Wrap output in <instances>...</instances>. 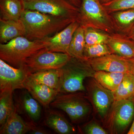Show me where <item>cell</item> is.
Instances as JSON below:
<instances>
[{
  "label": "cell",
  "instance_id": "cell-1",
  "mask_svg": "<svg viewBox=\"0 0 134 134\" xmlns=\"http://www.w3.org/2000/svg\"><path fill=\"white\" fill-rule=\"evenodd\" d=\"M21 19L26 29L25 37L31 40H41L50 37L76 21L29 9L25 10Z\"/></svg>",
  "mask_w": 134,
  "mask_h": 134
},
{
  "label": "cell",
  "instance_id": "cell-2",
  "mask_svg": "<svg viewBox=\"0 0 134 134\" xmlns=\"http://www.w3.org/2000/svg\"><path fill=\"white\" fill-rule=\"evenodd\" d=\"M59 93H68L86 90L83 84L86 78H93L96 71L86 60L71 58L60 69Z\"/></svg>",
  "mask_w": 134,
  "mask_h": 134
},
{
  "label": "cell",
  "instance_id": "cell-3",
  "mask_svg": "<svg viewBox=\"0 0 134 134\" xmlns=\"http://www.w3.org/2000/svg\"><path fill=\"white\" fill-rule=\"evenodd\" d=\"M46 46L43 40H31L24 36L18 37L0 44V58L12 66L19 68L28 58Z\"/></svg>",
  "mask_w": 134,
  "mask_h": 134
},
{
  "label": "cell",
  "instance_id": "cell-4",
  "mask_svg": "<svg viewBox=\"0 0 134 134\" xmlns=\"http://www.w3.org/2000/svg\"><path fill=\"white\" fill-rule=\"evenodd\" d=\"M77 21L84 28L97 29L112 34L116 32L110 14L99 0H82Z\"/></svg>",
  "mask_w": 134,
  "mask_h": 134
},
{
  "label": "cell",
  "instance_id": "cell-5",
  "mask_svg": "<svg viewBox=\"0 0 134 134\" xmlns=\"http://www.w3.org/2000/svg\"><path fill=\"white\" fill-rule=\"evenodd\" d=\"M83 94L81 92L59 93L50 105L64 111L72 122H80L88 116L91 109Z\"/></svg>",
  "mask_w": 134,
  "mask_h": 134
},
{
  "label": "cell",
  "instance_id": "cell-6",
  "mask_svg": "<svg viewBox=\"0 0 134 134\" xmlns=\"http://www.w3.org/2000/svg\"><path fill=\"white\" fill-rule=\"evenodd\" d=\"M25 9L37 10L54 16L77 20L79 9L69 0H24Z\"/></svg>",
  "mask_w": 134,
  "mask_h": 134
},
{
  "label": "cell",
  "instance_id": "cell-7",
  "mask_svg": "<svg viewBox=\"0 0 134 134\" xmlns=\"http://www.w3.org/2000/svg\"><path fill=\"white\" fill-rule=\"evenodd\" d=\"M134 115V104L131 98L114 100L105 118L107 126L111 133H121Z\"/></svg>",
  "mask_w": 134,
  "mask_h": 134
},
{
  "label": "cell",
  "instance_id": "cell-8",
  "mask_svg": "<svg viewBox=\"0 0 134 134\" xmlns=\"http://www.w3.org/2000/svg\"><path fill=\"white\" fill-rule=\"evenodd\" d=\"M71 58L66 53L50 52L45 48L28 58L24 64L31 74L43 70L61 69Z\"/></svg>",
  "mask_w": 134,
  "mask_h": 134
},
{
  "label": "cell",
  "instance_id": "cell-9",
  "mask_svg": "<svg viewBox=\"0 0 134 134\" xmlns=\"http://www.w3.org/2000/svg\"><path fill=\"white\" fill-rule=\"evenodd\" d=\"M31 74L24 64L15 68L0 59V91L23 89L26 80Z\"/></svg>",
  "mask_w": 134,
  "mask_h": 134
},
{
  "label": "cell",
  "instance_id": "cell-10",
  "mask_svg": "<svg viewBox=\"0 0 134 134\" xmlns=\"http://www.w3.org/2000/svg\"><path fill=\"white\" fill-rule=\"evenodd\" d=\"M88 89L98 113L102 119H105L115 100L112 91L103 87L94 78Z\"/></svg>",
  "mask_w": 134,
  "mask_h": 134
},
{
  "label": "cell",
  "instance_id": "cell-11",
  "mask_svg": "<svg viewBox=\"0 0 134 134\" xmlns=\"http://www.w3.org/2000/svg\"><path fill=\"white\" fill-rule=\"evenodd\" d=\"M79 26V22L76 20L53 36L43 39L46 48L50 52L68 53L72 37Z\"/></svg>",
  "mask_w": 134,
  "mask_h": 134
},
{
  "label": "cell",
  "instance_id": "cell-12",
  "mask_svg": "<svg viewBox=\"0 0 134 134\" xmlns=\"http://www.w3.org/2000/svg\"><path fill=\"white\" fill-rule=\"evenodd\" d=\"M87 60L96 71L123 73L130 72L127 59L115 54H110Z\"/></svg>",
  "mask_w": 134,
  "mask_h": 134
},
{
  "label": "cell",
  "instance_id": "cell-13",
  "mask_svg": "<svg viewBox=\"0 0 134 134\" xmlns=\"http://www.w3.org/2000/svg\"><path fill=\"white\" fill-rule=\"evenodd\" d=\"M24 89L46 108L50 105L59 93L57 90L38 82L29 77L25 82Z\"/></svg>",
  "mask_w": 134,
  "mask_h": 134
},
{
  "label": "cell",
  "instance_id": "cell-14",
  "mask_svg": "<svg viewBox=\"0 0 134 134\" xmlns=\"http://www.w3.org/2000/svg\"><path fill=\"white\" fill-rule=\"evenodd\" d=\"M33 122L25 121L15 107L5 124L0 127V134H24L29 133L36 126Z\"/></svg>",
  "mask_w": 134,
  "mask_h": 134
},
{
  "label": "cell",
  "instance_id": "cell-15",
  "mask_svg": "<svg viewBox=\"0 0 134 134\" xmlns=\"http://www.w3.org/2000/svg\"><path fill=\"white\" fill-rule=\"evenodd\" d=\"M107 44L113 53L125 59L134 58V43L128 36L116 32L110 34Z\"/></svg>",
  "mask_w": 134,
  "mask_h": 134
},
{
  "label": "cell",
  "instance_id": "cell-16",
  "mask_svg": "<svg viewBox=\"0 0 134 134\" xmlns=\"http://www.w3.org/2000/svg\"><path fill=\"white\" fill-rule=\"evenodd\" d=\"M26 31L21 19L17 20L0 19V43L4 44L18 37L26 35Z\"/></svg>",
  "mask_w": 134,
  "mask_h": 134
},
{
  "label": "cell",
  "instance_id": "cell-17",
  "mask_svg": "<svg viewBox=\"0 0 134 134\" xmlns=\"http://www.w3.org/2000/svg\"><path fill=\"white\" fill-rule=\"evenodd\" d=\"M115 32L127 36L134 26V9L120 10L110 14Z\"/></svg>",
  "mask_w": 134,
  "mask_h": 134
},
{
  "label": "cell",
  "instance_id": "cell-18",
  "mask_svg": "<svg viewBox=\"0 0 134 134\" xmlns=\"http://www.w3.org/2000/svg\"><path fill=\"white\" fill-rule=\"evenodd\" d=\"M44 123L58 134H71L76 132L74 127L63 115L54 111H50L48 113L45 119Z\"/></svg>",
  "mask_w": 134,
  "mask_h": 134
},
{
  "label": "cell",
  "instance_id": "cell-19",
  "mask_svg": "<svg viewBox=\"0 0 134 134\" xmlns=\"http://www.w3.org/2000/svg\"><path fill=\"white\" fill-rule=\"evenodd\" d=\"M25 10L24 0H0L1 19L18 20Z\"/></svg>",
  "mask_w": 134,
  "mask_h": 134
},
{
  "label": "cell",
  "instance_id": "cell-20",
  "mask_svg": "<svg viewBox=\"0 0 134 134\" xmlns=\"http://www.w3.org/2000/svg\"><path fill=\"white\" fill-rule=\"evenodd\" d=\"M61 75L60 69H45L31 73L29 77L58 91L60 83Z\"/></svg>",
  "mask_w": 134,
  "mask_h": 134
},
{
  "label": "cell",
  "instance_id": "cell-21",
  "mask_svg": "<svg viewBox=\"0 0 134 134\" xmlns=\"http://www.w3.org/2000/svg\"><path fill=\"white\" fill-rule=\"evenodd\" d=\"M19 104L22 109L32 121L34 122L38 121L41 116L40 103L26 90L20 96Z\"/></svg>",
  "mask_w": 134,
  "mask_h": 134
},
{
  "label": "cell",
  "instance_id": "cell-22",
  "mask_svg": "<svg viewBox=\"0 0 134 134\" xmlns=\"http://www.w3.org/2000/svg\"><path fill=\"white\" fill-rule=\"evenodd\" d=\"M85 45L84 28L80 25L74 33L68 54L72 58L85 60H86L84 56V50Z\"/></svg>",
  "mask_w": 134,
  "mask_h": 134
},
{
  "label": "cell",
  "instance_id": "cell-23",
  "mask_svg": "<svg viewBox=\"0 0 134 134\" xmlns=\"http://www.w3.org/2000/svg\"><path fill=\"white\" fill-rule=\"evenodd\" d=\"M114 100L131 98L134 97V75L130 72L125 73L122 81L112 91Z\"/></svg>",
  "mask_w": 134,
  "mask_h": 134
},
{
  "label": "cell",
  "instance_id": "cell-24",
  "mask_svg": "<svg viewBox=\"0 0 134 134\" xmlns=\"http://www.w3.org/2000/svg\"><path fill=\"white\" fill-rule=\"evenodd\" d=\"M125 73L104 71H96L94 78L102 86L109 90H115L119 85Z\"/></svg>",
  "mask_w": 134,
  "mask_h": 134
},
{
  "label": "cell",
  "instance_id": "cell-25",
  "mask_svg": "<svg viewBox=\"0 0 134 134\" xmlns=\"http://www.w3.org/2000/svg\"><path fill=\"white\" fill-rule=\"evenodd\" d=\"M0 126L5 124L15 108L13 99V92L0 91Z\"/></svg>",
  "mask_w": 134,
  "mask_h": 134
},
{
  "label": "cell",
  "instance_id": "cell-26",
  "mask_svg": "<svg viewBox=\"0 0 134 134\" xmlns=\"http://www.w3.org/2000/svg\"><path fill=\"white\" fill-rule=\"evenodd\" d=\"M84 37L86 45L107 44L110 34L92 28H84Z\"/></svg>",
  "mask_w": 134,
  "mask_h": 134
},
{
  "label": "cell",
  "instance_id": "cell-27",
  "mask_svg": "<svg viewBox=\"0 0 134 134\" xmlns=\"http://www.w3.org/2000/svg\"><path fill=\"white\" fill-rule=\"evenodd\" d=\"M112 53H113L112 51L107 44L85 45L84 50V56L86 60L99 58Z\"/></svg>",
  "mask_w": 134,
  "mask_h": 134
},
{
  "label": "cell",
  "instance_id": "cell-28",
  "mask_svg": "<svg viewBox=\"0 0 134 134\" xmlns=\"http://www.w3.org/2000/svg\"><path fill=\"white\" fill-rule=\"evenodd\" d=\"M103 5L110 14L116 11L134 9V0H113Z\"/></svg>",
  "mask_w": 134,
  "mask_h": 134
},
{
  "label": "cell",
  "instance_id": "cell-29",
  "mask_svg": "<svg viewBox=\"0 0 134 134\" xmlns=\"http://www.w3.org/2000/svg\"><path fill=\"white\" fill-rule=\"evenodd\" d=\"M84 133L87 134H107L108 132L95 121H92L83 127Z\"/></svg>",
  "mask_w": 134,
  "mask_h": 134
},
{
  "label": "cell",
  "instance_id": "cell-30",
  "mask_svg": "<svg viewBox=\"0 0 134 134\" xmlns=\"http://www.w3.org/2000/svg\"><path fill=\"white\" fill-rule=\"evenodd\" d=\"M29 133L31 134H48V132L42 128L40 127L35 126L31 130Z\"/></svg>",
  "mask_w": 134,
  "mask_h": 134
},
{
  "label": "cell",
  "instance_id": "cell-31",
  "mask_svg": "<svg viewBox=\"0 0 134 134\" xmlns=\"http://www.w3.org/2000/svg\"><path fill=\"white\" fill-rule=\"evenodd\" d=\"M127 59L129 64V72L134 75V58Z\"/></svg>",
  "mask_w": 134,
  "mask_h": 134
},
{
  "label": "cell",
  "instance_id": "cell-32",
  "mask_svg": "<svg viewBox=\"0 0 134 134\" xmlns=\"http://www.w3.org/2000/svg\"><path fill=\"white\" fill-rule=\"evenodd\" d=\"M69 1L70 2L76 7L79 8L81 7L82 0H69Z\"/></svg>",
  "mask_w": 134,
  "mask_h": 134
},
{
  "label": "cell",
  "instance_id": "cell-33",
  "mask_svg": "<svg viewBox=\"0 0 134 134\" xmlns=\"http://www.w3.org/2000/svg\"><path fill=\"white\" fill-rule=\"evenodd\" d=\"M128 134H134V121L132 126L127 133Z\"/></svg>",
  "mask_w": 134,
  "mask_h": 134
},
{
  "label": "cell",
  "instance_id": "cell-34",
  "mask_svg": "<svg viewBox=\"0 0 134 134\" xmlns=\"http://www.w3.org/2000/svg\"><path fill=\"white\" fill-rule=\"evenodd\" d=\"M99 1L100 3L103 5V4H106V3L110 2L113 0H99Z\"/></svg>",
  "mask_w": 134,
  "mask_h": 134
},
{
  "label": "cell",
  "instance_id": "cell-35",
  "mask_svg": "<svg viewBox=\"0 0 134 134\" xmlns=\"http://www.w3.org/2000/svg\"><path fill=\"white\" fill-rule=\"evenodd\" d=\"M128 37L134 43V32L130 34Z\"/></svg>",
  "mask_w": 134,
  "mask_h": 134
},
{
  "label": "cell",
  "instance_id": "cell-36",
  "mask_svg": "<svg viewBox=\"0 0 134 134\" xmlns=\"http://www.w3.org/2000/svg\"><path fill=\"white\" fill-rule=\"evenodd\" d=\"M134 32V26L133 29V30H132V32H131V33H132V32ZM131 33H130V34H131ZM130 34H129V35H130Z\"/></svg>",
  "mask_w": 134,
  "mask_h": 134
}]
</instances>
